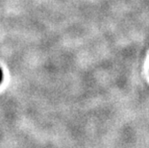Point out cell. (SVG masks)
I'll use <instances>...</instances> for the list:
<instances>
[{
    "label": "cell",
    "instance_id": "1",
    "mask_svg": "<svg viewBox=\"0 0 149 148\" xmlns=\"http://www.w3.org/2000/svg\"><path fill=\"white\" fill-rule=\"evenodd\" d=\"M2 77H3V75H2V71H1V68H0V83H1V81H2Z\"/></svg>",
    "mask_w": 149,
    "mask_h": 148
}]
</instances>
